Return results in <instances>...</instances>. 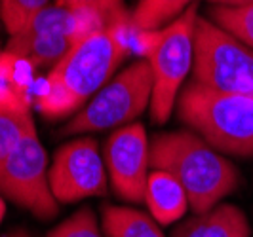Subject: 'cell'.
I'll use <instances>...</instances> for the list:
<instances>
[{
    "label": "cell",
    "instance_id": "obj_1",
    "mask_svg": "<svg viewBox=\"0 0 253 237\" xmlns=\"http://www.w3.org/2000/svg\"><path fill=\"white\" fill-rule=\"evenodd\" d=\"M131 29V23L109 25L76 42L46 76L35 102L38 112L61 120L84 108L129 55Z\"/></svg>",
    "mask_w": 253,
    "mask_h": 237
},
{
    "label": "cell",
    "instance_id": "obj_2",
    "mask_svg": "<svg viewBox=\"0 0 253 237\" xmlns=\"http://www.w3.org/2000/svg\"><path fill=\"white\" fill-rule=\"evenodd\" d=\"M151 167L177 178L196 214L213 209L238 186L236 167L194 131H171L152 138Z\"/></svg>",
    "mask_w": 253,
    "mask_h": 237
},
{
    "label": "cell",
    "instance_id": "obj_3",
    "mask_svg": "<svg viewBox=\"0 0 253 237\" xmlns=\"http://www.w3.org/2000/svg\"><path fill=\"white\" fill-rule=\"evenodd\" d=\"M175 104L179 120L211 148L253 156V95L225 93L190 82Z\"/></svg>",
    "mask_w": 253,
    "mask_h": 237
},
{
    "label": "cell",
    "instance_id": "obj_4",
    "mask_svg": "<svg viewBox=\"0 0 253 237\" xmlns=\"http://www.w3.org/2000/svg\"><path fill=\"white\" fill-rule=\"evenodd\" d=\"M198 19V4H192L175 21L152 33H143V55L152 70L151 116L154 124H166L177 102L179 89L192 70L194 63V29Z\"/></svg>",
    "mask_w": 253,
    "mask_h": 237
},
{
    "label": "cell",
    "instance_id": "obj_5",
    "mask_svg": "<svg viewBox=\"0 0 253 237\" xmlns=\"http://www.w3.org/2000/svg\"><path fill=\"white\" fill-rule=\"evenodd\" d=\"M105 27L109 25L95 12L53 4L44 8L21 33L10 36L4 51L33 68H53L76 42Z\"/></svg>",
    "mask_w": 253,
    "mask_h": 237
},
{
    "label": "cell",
    "instance_id": "obj_6",
    "mask_svg": "<svg viewBox=\"0 0 253 237\" xmlns=\"http://www.w3.org/2000/svg\"><path fill=\"white\" fill-rule=\"evenodd\" d=\"M192 82L225 93L253 95V50L211 19L198 15Z\"/></svg>",
    "mask_w": 253,
    "mask_h": 237
},
{
    "label": "cell",
    "instance_id": "obj_7",
    "mask_svg": "<svg viewBox=\"0 0 253 237\" xmlns=\"http://www.w3.org/2000/svg\"><path fill=\"white\" fill-rule=\"evenodd\" d=\"M152 70L147 59L131 63L127 68L101 88L82 110L75 114L63 127L65 135L97 133L113 127H122L135 120L151 104Z\"/></svg>",
    "mask_w": 253,
    "mask_h": 237
},
{
    "label": "cell",
    "instance_id": "obj_8",
    "mask_svg": "<svg viewBox=\"0 0 253 237\" xmlns=\"http://www.w3.org/2000/svg\"><path fill=\"white\" fill-rule=\"evenodd\" d=\"M0 194L40 220H50L57 214L59 201L51 194L48 158L35 122L0 165Z\"/></svg>",
    "mask_w": 253,
    "mask_h": 237
},
{
    "label": "cell",
    "instance_id": "obj_9",
    "mask_svg": "<svg viewBox=\"0 0 253 237\" xmlns=\"http://www.w3.org/2000/svg\"><path fill=\"white\" fill-rule=\"evenodd\" d=\"M48 178L53 198L61 203L105 196L107 175L97 142L89 137H80L59 146Z\"/></svg>",
    "mask_w": 253,
    "mask_h": 237
},
{
    "label": "cell",
    "instance_id": "obj_10",
    "mask_svg": "<svg viewBox=\"0 0 253 237\" xmlns=\"http://www.w3.org/2000/svg\"><path fill=\"white\" fill-rule=\"evenodd\" d=\"M105 163L118 198L129 203L145 201V188L151 167V144L145 127L122 125L105 142Z\"/></svg>",
    "mask_w": 253,
    "mask_h": 237
},
{
    "label": "cell",
    "instance_id": "obj_11",
    "mask_svg": "<svg viewBox=\"0 0 253 237\" xmlns=\"http://www.w3.org/2000/svg\"><path fill=\"white\" fill-rule=\"evenodd\" d=\"M250 222L240 207L223 203L179 224L171 237H250Z\"/></svg>",
    "mask_w": 253,
    "mask_h": 237
},
{
    "label": "cell",
    "instance_id": "obj_12",
    "mask_svg": "<svg viewBox=\"0 0 253 237\" xmlns=\"http://www.w3.org/2000/svg\"><path fill=\"white\" fill-rule=\"evenodd\" d=\"M145 203L151 211L152 218L158 224H173L190 207L189 196L175 176L166 171L152 169L147 178Z\"/></svg>",
    "mask_w": 253,
    "mask_h": 237
},
{
    "label": "cell",
    "instance_id": "obj_13",
    "mask_svg": "<svg viewBox=\"0 0 253 237\" xmlns=\"http://www.w3.org/2000/svg\"><path fill=\"white\" fill-rule=\"evenodd\" d=\"M31 124V102L23 88L0 82V165Z\"/></svg>",
    "mask_w": 253,
    "mask_h": 237
},
{
    "label": "cell",
    "instance_id": "obj_14",
    "mask_svg": "<svg viewBox=\"0 0 253 237\" xmlns=\"http://www.w3.org/2000/svg\"><path fill=\"white\" fill-rule=\"evenodd\" d=\"M101 220L107 237H164L158 222L139 209L105 205Z\"/></svg>",
    "mask_w": 253,
    "mask_h": 237
},
{
    "label": "cell",
    "instance_id": "obj_15",
    "mask_svg": "<svg viewBox=\"0 0 253 237\" xmlns=\"http://www.w3.org/2000/svg\"><path fill=\"white\" fill-rule=\"evenodd\" d=\"M196 0H139L131 12V27L137 33L160 31L187 12Z\"/></svg>",
    "mask_w": 253,
    "mask_h": 237
},
{
    "label": "cell",
    "instance_id": "obj_16",
    "mask_svg": "<svg viewBox=\"0 0 253 237\" xmlns=\"http://www.w3.org/2000/svg\"><path fill=\"white\" fill-rule=\"evenodd\" d=\"M211 21L228 34L238 38L242 44L253 50V4L252 6H215L210 10Z\"/></svg>",
    "mask_w": 253,
    "mask_h": 237
},
{
    "label": "cell",
    "instance_id": "obj_17",
    "mask_svg": "<svg viewBox=\"0 0 253 237\" xmlns=\"http://www.w3.org/2000/svg\"><path fill=\"white\" fill-rule=\"evenodd\" d=\"M48 6L50 0H0V21L8 34L13 36Z\"/></svg>",
    "mask_w": 253,
    "mask_h": 237
},
{
    "label": "cell",
    "instance_id": "obj_18",
    "mask_svg": "<svg viewBox=\"0 0 253 237\" xmlns=\"http://www.w3.org/2000/svg\"><path fill=\"white\" fill-rule=\"evenodd\" d=\"M55 4L75 8V10L95 12L99 17L105 19L107 25L131 23V13H127L124 0H57Z\"/></svg>",
    "mask_w": 253,
    "mask_h": 237
},
{
    "label": "cell",
    "instance_id": "obj_19",
    "mask_svg": "<svg viewBox=\"0 0 253 237\" xmlns=\"http://www.w3.org/2000/svg\"><path fill=\"white\" fill-rule=\"evenodd\" d=\"M46 237H103L97 226V218L89 207H84L71 214L57 228H53Z\"/></svg>",
    "mask_w": 253,
    "mask_h": 237
},
{
    "label": "cell",
    "instance_id": "obj_20",
    "mask_svg": "<svg viewBox=\"0 0 253 237\" xmlns=\"http://www.w3.org/2000/svg\"><path fill=\"white\" fill-rule=\"evenodd\" d=\"M19 59H15L13 55L6 53V51H0V82H6V84H12L17 88H23L21 82H19V67H21Z\"/></svg>",
    "mask_w": 253,
    "mask_h": 237
},
{
    "label": "cell",
    "instance_id": "obj_21",
    "mask_svg": "<svg viewBox=\"0 0 253 237\" xmlns=\"http://www.w3.org/2000/svg\"><path fill=\"white\" fill-rule=\"evenodd\" d=\"M215 6H230V8H238V6H252L253 0H210Z\"/></svg>",
    "mask_w": 253,
    "mask_h": 237
},
{
    "label": "cell",
    "instance_id": "obj_22",
    "mask_svg": "<svg viewBox=\"0 0 253 237\" xmlns=\"http://www.w3.org/2000/svg\"><path fill=\"white\" fill-rule=\"evenodd\" d=\"M6 237H29V234H25L23 230H15V232H10Z\"/></svg>",
    "mask_w": 253,
    "mask_h": 237
},
{
    "label": "cell",
    "instance_id": "obj_23",
    "mask_svg": "<svg viewBox=\"0 0 253 237\" xmlns=\"http://www.w3.org/2000/svg\"><path fill=\"white\" fill-rule=\"evenodd\" d=\"M4 214H6V203H4V198H2V194H0V222H2Z\"/></svg>",
    "mask_w": 253,
    "mask_h": 237
}]
</instances>
